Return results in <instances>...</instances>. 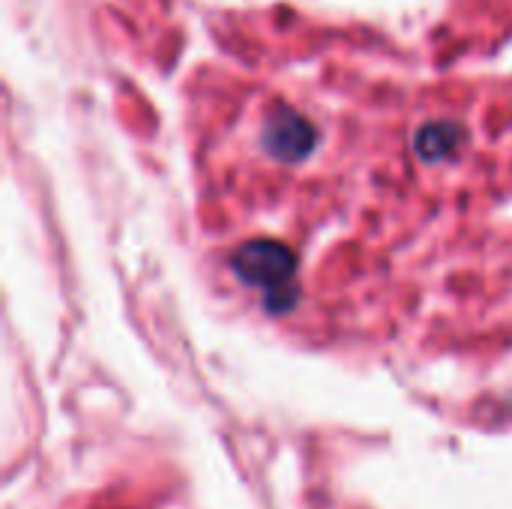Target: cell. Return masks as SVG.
<instances>
[{
    "label": "cell",
    "instance_id": "cell-1",
    "mask_svg": "<svg viewBox=\"0 0 512 509\" xmlns=\"http://www.w3.org/2000/svg\"><path fill=\"white\" fill-rule=\"evenodd\" d=\"M270 144L282 153H300L312 144V129L294 111H279L270 120Z\"/></svg>",
    "mask_w": 512,
    "mask_h": 509
}]
</instances>
